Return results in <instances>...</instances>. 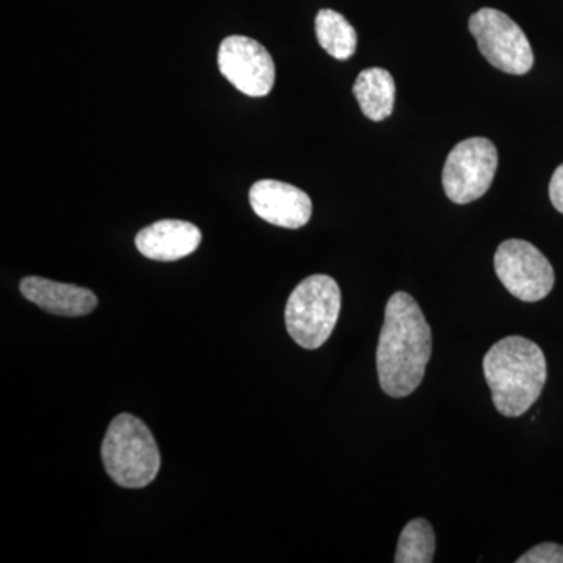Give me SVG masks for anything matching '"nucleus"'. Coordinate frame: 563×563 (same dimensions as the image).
<instances>
[{"mask_svg":"<svg viewBox=\"0 0 563 563\" xmlns=\"http://www.w3.org/2000/svg\"><path fill=\"white\" fill-rule=\"evenodd\" d=\"M432 355V331L412 296L396 291L385 307L377 344V374L384 393L391 398L412 395Z\"/></svg>","mask_w":563,"mask_h":563,"instance_id":"nucleus-1","label":"nucleus"},{"mask_svg":"<svg viewBox=\"0 0 563 563\" xmlns=\"http://www.w3.org/2000/svg\"><path fill=\"white\" fill-rule=\"evenodd\" d=\"M483 366L493 404L507 418L528 412L547 384L548 366L542 347L525 336H507L493 344Z\"/></svg>","mask_w":563,"mask_h":563,"instance_id":"nucleus-2","label":"nucleus"},{"mask_svg":"<svg viewBox=\"0 0 563 563\" xmlns=\"http://www.w3.org/2000/svg\"><path fill=\"white\" fill-rule=\"evenodd\" d=\"M102 462L111 479L124 488L147 487L162 465L150 428L129 413L118 415L110 422L102 442Z\"/></svg>","mask_w":563,"mask_h":563,"instance_id":"nucleus-3","label":"nucleus"},{"mask_svg":"<svg viewBox=\"0 0 563 563\" xmlns=\"http://www.w3.org/2000/svg\"><path fill=\"white\" fill-rule=\"evenodd\" d=\"M340 310L339 284L324 274H314L292 290L285 307V324L296 344L303 350H318L332 335Z\"/></svg>","mask_w":563,"mask_h":563,"instance_id":"nucleus-4","label":"nucleus"},{"mask_svg":"<svg viewBox=\"0 0 563 563\" xmlns=\"http://www.w3.org/2000/svg\"><path fill=\"white\" fill-rule=\"evenodd\" d=\"M468 27L481 54L496 69L512 76H523L532 69L533 52L528 36L503 11L481 9L470 18Z\"/></svg>","mask_w":563,"mask_h":563,"instance_id":"nucleus-5","label":"nucleus"},{"mask_svg":"<svg viewBox=\"0 0 563 563\" xmlns=\"http://www.w3.org/2000/svg\"><path fill=\"white\" fill-rule=\"evenodd\" d=\"M498 169V151L490 140H463L448 155L443 168V188L454 203L483 198Z\"/></svg>","mask_w":563,"mask_h":563,"instance_id":"nucleus-6","label":"nucleus"},{"mask_svg":"<svg viewBox=\"0 0 563 563\" xmlns=\"http://www.w3.org/2000/svg\"><path fill=\"white\" fill-rule=\"evenodd\" d=\"M495 272L506 290L523 302L542 301L554 287L550 261L525 240H507L495 254Z\"/></svg>","mask_w":563,"mask_h":563,"instance_id":"nucleus-7","label":"nucleus"},{"mask_svg":"<svg viewBox=\"0 0 563 563\" xmlns=\"http://www.w3.org/2000/svg\"><path fill=\"white\" fill-rule=\"evenodd\" d=\"M218 66L236 90L251 98L269 95L276 80L272 54L258 41L232 35L222 41Z\"/></svg>","mask_w":563,"mask_h":563,"instance_id":"nucleus-8","label":"nucleus"},{"mask_svg":"<svg viewBox=\"0 0 563 563\" xmlns=\"http://www.w3.org/2000/svg\"><path fill=\"white\" fill-rule=\"evenodd\" d=\"M250 202L257 217L277 228L301 229L312 217L309 195L285 181H255L250 191Z\"/></svg>","mask_w":563,"mask_h":563,"instance_id":"nucleus-9","label":"nucleus"},{"mask_svg":"<svg viewBox=\"0 0 563 563\" xmlns=\"http://www.w3.org/2000/svg\"><path fill=\"white\" fill-rule=\"evenodd\" d=\"M202 242L195 224L180 220H162L141 229L135 236L136 250L157 262H176L188 257Z\"/></svg>","mask_w":563,"mask_h":563,"instance_id":"nucleus-10","label":"nucleus"},{"mask_svg":"<svg viewBox=\"0 0 563 563\" xmlns=\"http://www.w3.org/2000/svg\"><path fill=\"white\" fill-rule=\"evenodd\" d=\"M22 296L44 312L58 317H85L98 307V298L88 288L60 284L44 277H25L20 285Z\"/></svg>","mask_w":563,"mask_h":563,"instance_id":"nucleus-11","label":"nucleus"},{"mask_svg":"<svg viewBox=\"0 0 563 563\" xmlns=\"http://www.w3.org/2000/svg\"><path fill=\"white\" fill-rule=\"evenodd\" d=\"M352 91L368 120L376 122L387 120L395 109L396 85L387 69L362 70L355 79Z\"/></svg>","mask_w":563,"mask_h":563,"instance_id":"nucleus-12","label":"nucleus"},{"mask_svg":"<svg viewBox=\"0 0 563 563\" xmlns=\"http://www.w3.org/2000/svg\"><path fill=\"white\" fill-rule=\"evenodd\" d=\"M314 32L322 49L336 60H347L357 49V32L336 11L324 9L314 18Z\"/></svg>","mask_w":563,"mask_h":563,"instance_id":"nucleus-13","label":"nucleus"},{"mask_svg":"<svg viewBox=\"0 0 563 563\" xmlns=\"http://www.w3.org/2000/svg\"><path fill=\"white\" fill-rule=\"evenodd\" d=\"M435 554V533L424 518L410 521L402 529L396 550V563H431Z\"/></svg>","mask_w":563,"mask_h":563,"instance_id":"nucleus-14","label":"nucleus"},{"mask_svg":"<svg viewBox=\"0 0 563 563\" xmlns=\"http://www.w3.org/2000/svg\"><path fill=\"white\" fill-rule=\"evenodd\" d=\"M517 563H563V547L542 543L517 559Z\"/></svg>","mask_w":563,"mask_h":563,"instance_id":"nucleus-15","label":"nucleus"},{"mask_svg":"<svg viewBox=\"0 0 563 563\" xmlns=\"http://www.w3.org/2000/svg\"><path fill=\"white\" fill-rule=\"evenodd\" d=\"M550 199L554 209L563 214V165L555 169L553 179H551Z\"/></svg>","mask_w":563,"mask_h":563,"instance_id":"nucleus-16","label":"nucleus"}]
</instances>
